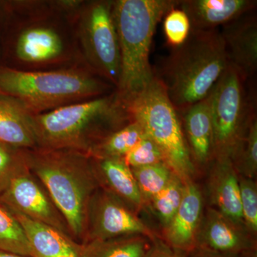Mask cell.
Returning a JSON list of instances; mask_svg holds the SVG:
<instances>
[{
  "label": "cell",
  "mask_w": 257,
  "mask_h": 257,
  "mask_svg": "<svg viewBox=\"0 0 257 257\" xmlns=\"http://www.w3.org/2000/svg\"><path fill=\"white\" fill-rule=\"evenodd\" d=\"M179 0H118L112 13L119 45L120 72L115 101L125 107L155 79L150 63L157 25Z\"/></svg>",
  "instance_id": "6da1fadb"
},
{
  "label": "cell",
  "mask_w": 257,
  "mask_h": 257,
  "mask_svg": "<svg viewBox=\"0 0 257 257\" xmlns=\"http://www.w3.org/2000/svg\"><path fill=\"white\" fill-rule=\"evenodd\" d=\"M29 170L46 188L68 224L74 241L85 239L88 207L99 188L92 157L82 152L25 150Z\"/></svg>",
  "instance_id": "7a4b0ae2"
},
{
  "label": "cell",
  "mask_w": 257,
  "mask_h": 257,
  "mask_svg": "<svg viewBox=\"0 0 257 257\" xmlns=\"http://www.w3.org/2000/svg\"><path fill=\"white\" fill-rule=\"evenodd\" d=\"M229 64L219 29H192L186 41L172 48L155 75L179 113L207 98Z\"/></svg>",
  "instance_id": "3957f363"
},
{
  "label": "cell",
  "mask_w": 257,
  "mask_h": 257,
  "mask_svg": "<svg viewBox=\"0 0 257 257\" xmlns=\"http://www.w3.org/2000/svg\"><path fill=\"white\" fill-rule=\"evenodd\" d=\"M31 118L37 147L88 155L101 138L130 121L114 94L61 106Z\"/></svg>",
  "instance_id": "277c9868"
},
{
  "label": "cell",
  "mask_w": 257,
  "mask_h": 257,
  "mask_svg": "<svg viewBox=\"0 0 257 257\" xmlns=\"http://www.w3.org/2000/svg\"><path fill=\"white\" fill-rule=\"evenodd\" d=\"M109 86L79 69L27 72L0 67V95L30 115L99 97Z\"/></svg>",
  "instance_id": "5b68a950"
},
{
  "label": "cell",
  "mask_w": 257,
  "mask_h": 257,
  "mask_svg": "<svg viewBox=\"0 0 257 257\" xmlns=\"http://www.w3.org/2000/svg\"><path fill=\"white\" fill-rule=\"evenodd\" d=\"M125 111L130 121L138 123L156 144L170 170L183 183L193 180L196 166L189 154L178 112L156 77L127 104Z\"/></svg>",
  "instance_id": "8992f818"
},
{
  "label": "cell",
  "mask_w": 257,
  "mask_h": 257,
  "mask_svg": "<svg viewBox=\"0 0 257 257\" xmlns=\"http://www.w3.org/2000/svg\"><path fill=\"white\" fill-rule=\"evenodd\" d=\"M246 79L230 64L210 93L214 159L231 158L255 114L245 89Z\"/></svg>",
  "instance_id": "52a82bcc"
},
{
  "label": "cell",
  "mask_w": 257,
  "mask_h": 257,
  "mask_svg": "<svg viewBox=\"0 0 257 257\" xmlns=\"http://www.w3.org/2000/svg\"><path fill=\"white\" fill-rule=\"evenodd\" d=\"M112 8L113 2L90 3L83 14L82 33L86 55L93 68L116 87L120 53Z\"/></svg>",
  "instance_id": "ba28073f"
},
{
  "label": "cell",
  "mask_w": 257,
  "mask_h": 257,
  "mask_svg": "<svg viewBox=\"0 0 257 257\" xmlns=\"http://www.w3.org/2000/svg\"><path fill=\"white\" fill-rule=\"evenodd\" d=\"M136 234L152 241L159 237L138 214L99 187L89 202L85 239L82 243Z\"/></svg>",
  "instance_id": "9c48e42d"
},
{
  "label": "cell",
  "mask_w": 257,
  "mask_h": 257,
  "mask_svg": "<svg viewBox=\"0 0 257 257\" xmlns=\"http://www.w3.org/2000/svg\"><path fill=\"white\" fill-rule=\"evenodd\" d=\"M0 204L10 211L49 225L72 238L60 209L42 182L30 170L12 182L0 197Z\"/></svg>",
  "instance_id": "30bf717a"
},
{
  "label": "cell",
  "mask_w": 257,
  "mask_h": 257,
  "mask_svg": "<svg viewBox=\"0 0 257 257\" xmlns=\"http://www.w3.org/2000/svg\"><path fill=\"white\" fill-rule=\"evenodd\" d=\"M196 247L242 256L256 252V239L248 233L244 226L209 207L203 214Z\"/></svg>",
  "instance_id": "8fae6325"
},
{
  "label": "cell",
  "mask_w": 257,
  "mask_h": 257,
  "mask_svg": "<svg viewBox=\"0 0 257 257\" xmlns=\"http://www.w3.org/2000/svg\"><path fill=\"white\" fill-rule=\"evenodd\" d=\"M200 189L193 180L184 183L182 202L175 216L164 228L165 241L175 251L187 254L196 247L199 225L204 214Z\"/></svg>",
  "instance_id": "7c38bea8"
},
{
  "label": "cell",
  "mask_w": 257,
  "mask_h": 257,
  "mask_svg": "<svg viewBox=\"0 0 257 257\" xmlns=\"http://www.w3.org/2000/svg\"><path fill=\"white\" fill-rule=\"evenodd\" d=\"M228 60L247 80L257 67V19L253 11L222 26Z\"/></svg>",
  "instance_id": "4fadbf2b"
},
{
  "label": "cell",
  "mask_w": 257,
  "mask_h": 257,
  "mask_svg": "<svg viewBox=\"0 0 257 257\" xmlns=\"http://www.w3.org/2000/svg\"><path fill=\"white\" fill-rule=\"evenodd\" d=\"M207 179L208 198L214 208L237 224H243L239 177L231 160L214 158L209 164Z\"/></svg>",
  "instance_id": "5bb4252c"
},
{
  "label": "cell",
  "mask_w": 257,
  "mask_h": 257,
  "mask_svg": "<svg viewBox=\"0 0 257 257\" xmlns=\"http://www.w3.org/2000/svg\"><path fill=\"white\" fill-rule=\"evenodd\" d=\"M178 114L193 163L209 165L214 157L210 94Z\"/></svg>",
  "instance_id": "9a60e30c"
},
{
  "label": "cell",
  "mask_w": 257,
  "mask_h": 257,
  "mask_svg": "<svg viewBox=\"0 0 257 257\" xmlns=\"http://www.w3.org/2000/svg\"><path fill=\"white\" fill-rule=\"evenodd\" d=\"M253 0H179L177 7L188 16L193 30L218 29L254 10Z\"/></svg>",
  "instance_id": "2e32d148"
},
{
  "label": "cell",
  "mask_w": 257,
  "mask_h": 257,
  "mask_svg": "<svg viewBox=\"0 0 257 257\" xmlns=\"http://www.w3.org/2000/svg\"><path fill=\"white\" fill-rule=\"evenodd\" d=\"M92 159L99 187L118 198L134 212L140 214L145 202L133 171L124 159Z\"/></svg>",
  "instance_id": "e0dca14e"
},
{
  "label": "cell",
  "mask_w": 257,
  "mask_h": 257,
  "mask_svg": "<svg viewBox=\"0 0 257 257\" xmlns=\"http://www.w3.org/2000/svg\"><path fill=\"white\" fill-rule=\"evenodd\" d=\"M10 212L21 225L37 257H79L81 243H77L70 236L52 226L33 220L23 214Z\"/></svg>",
  "instance_id": "ac0fdd59"
},
{
  "label": "cell",
  "mask_w": 257,
  "mask_h": 257,
  "mask_svg": "<svg viewBox=\"0 0 257 257\" xmlns=\"http://www.w3.org/2000/svg\"><path fill=\"white\" fill-rule=\"evenodd\" d=\"M0 143L23 150L37 147L31 115L3 95H0Z\"/></svg>",
  "instance_id": "d6986e66"
},
{
  "label": "cell",
  "mask_w": 257,
  "mask_h": 257,
  "mask_svg": "<svg viewBox=\"0 0 257 257\" xmlns=\"http://www.w3.org/2000/svg\"><path fill=\"white\" fill-rule=\"evenodd\" d=\"M63 43L52 29L29 28L20 34L16 44V55L30 63H42L55 60L62 53Z\"/></svg>",
  "instance_id": "ffe728a7"
},
{
  "label": "cell",
  "mask_w": 257,
  "mask_h": 257,
  "mask_svg": "<svg viewBox=\"0 0 257 257\" xmlns=\"http://www.w3.org/2000/svg\"><path fill=\"white\" fill-rule=\"evenodd\" d=\"M152 241L139 234L89 241L81 243L79 257H143Z\"/></svg>",
  "instance_id": "44dd1931"
},
{
  "label": "cell",
  "mask_w": 257,
  "mask_h": 257,
  "mask_svg": "<svg viewBox=\"0 0 257 257\" xmlns=\"http://www.w3.org/2000/svg\"><path fill=\"white\" fill-rule=\"evenodd\" d=\"M145 135L138 123L130 121L122 127L101 138L92 147L89 155L96 159H123Z\"/></svg>",
  "instance_id": "7402d4cb"
},
{
  "label": "cell",
  "mask_w": 257,
  "mask_h": 257,
  "mask_svg": "<svg viewBox=\"0 0 257 257\" xmlns=\"http://www.w3.org/2000/svg\"><path fill=\"white\" fill-rule=\"evenodd\" d=\"M238 175L256 178L257 174V121L253 116L246 133L241 139L231 158Z\"/></svg>",
  "instance_id": "603a6c76"
},
{
  "label": "cell",
  "mask_w": 257,
  "mask_h": 257,
  "mask_svg": "<svg viewBox=\"0 0 257 257\" xmlns=\"http://www.w3.org/2000/svg\"><path fill=\"white\" fill-rule=\"evenodd\" d=\"M0 251L37 257L29 243L21 225L0 204Z\"/></svg>",
  "instance_id": "cb8c5ba5"
},
{
  "label": "cell",
  "mask_w": 257,
  "mask_h": 257,
  "mask_svg": "<svg viewBox=\"0 0 257 257\" xmlns=\"http://www.w3.org/2000/svg\"><path fill=\"white\" fill-rule=\"evenodd\" d=\"M131 169L145 205L165 189L175 175L165 164Z\"/></svg>",
  "instance_id": "d4e9b609"
},
{
  "label": "cell",
  "mask_w": 257,
  "mask_h": 257,
  "mask_svg": "<svg viewBox=\"0 0 257 257\" xmlns=\"http://www.w3.org/2000/svg\"><path fill=\"white\" fill-rule=\"evenodd\" d=\"M183 182L177 176L173 175L165 189L157 194L149 204L163 228L169 224L178 210L183 196Z\"/></svg>",
  "instance_id": "484cf974"
},
{
  "label": "cell",
  "mask_w": 257,
  "mask_h": 257,
  "mask_svg": "<svg viewBox=\"0 0 257 257\" xmlns=\"http://www.w3.org/2000/svg\"><path fill=\"white\" fill-rule=\"evenodd\" d=\"M28 170L25 150L0 143V197L16 177Z\"/></svg>",
  "instance_id": "4316f807"
},
{
  "label": "cell",
  "mask_w": 257,
  "mask_h": 257,
  "mask_svg": "<svg viewBox=\"0 0 257 257\" xmlns=\"http://www.w3.org/2000/svg\"><path fill=\"white\" fill-rule=\"evenodd\" d=\"M243 224L248 233L256 237L257 185L254 179L238 175Z\"/></svg>",
  "instance_id": "83f0119b"
},
{
  "label": "cell",
  "mask_w": 257,
  "mask_h": 257,
  "mask_svg": "<svg viewBox=\"0 0 257 257\" xmlns=\"http://www.w3.org/2000/svg\"><path fill=\"white\" fill-rule=\"evenodd\" d=\"M188 16L178 7L172 8L164 18V32L167 45L175 48L184 43L190 33Z\"/></svg>",
  "instance_id": "f1b7e54d"
},
{
  "label": "cell",
  "mask_w": 257,
  "mask_h": 257,
  "mask_svg": "<svg viewBox=\"0 0 257 257\" xmlns=\"http://www.w3.org/2000/svg\"><path fill=\"white\" fill-rule=\"evenodd\" d=\"M123 159L130 168L165 164L160 149L146 135Z\"/></svg>",
  "instance_id": "f546056e"
},
{
  "label": "cell",
  "mask_w": 257,
  "mask_h": 257,
  "mask_svg": "<svg viewBox=\"0 0 257 257\" xmlns=\"http://www.w3.org/2000/svg\"><path fill=\"white\" fill-rule=\"evenodd\" d=\"M186 253L175 251L160 237L152 241L151 246L143 257H186Z\"/></svg>",
  "instance_id": "4dcf8cb0"
},
{
  "label": "cell",
  "mask_w": 257,
  "mask_h": 257,
  "mask_svg": "<svg viewBox=\"0 0 257 257\" xmlns=\"http://www.w3.org/2000/svg\"><path fill=\"white\" fill-rule=\"evenodd\" d=\"M186 257H239L234 255L226 254L211 251L207 248L195 247L190 252L187 253Z\"/></svg>",
  "instance_id": "1f68e13d"
},
{
  "label": "cell",
  "mask_w": 257,
  "mask_h": 257,
  "mask_svg": "<svg viewBox=\"0 0 257 257\" xmlns=\"http://www.w3.org/2000/svg\"><path fill=\"white\" fill-rule=\"evenodd\" d=\"M0 257H31L19 253L8 252V251H0Z\"/></svg>",
  "instance_id": "d6a6232c"
}]
</instances>
